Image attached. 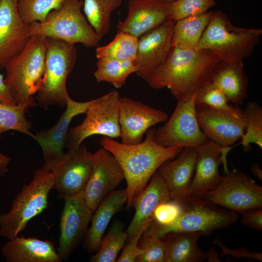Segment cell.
I'll return each mask as SVG.
<instances>
[{"label":"cell","mask_w":262,"mask_h":262,"mask_svg":"<svg viewBox=\"0 0 262 262\" xmlns=\"http://www.w3.org/2000/svg\"><path fill=\"white\" fill-rule=\"evenodd\" d=\"M155 128H150L142 142L127 145L103 136L102 147L111 152L120 165L127 184V208L145 189L153 174L165 161L178 155L184 147L181 145L162 146L154 140Z\"/></svg>","instance_id":"cell-1"},{"label":"cell","mask_w":262,"mask_h":262,"mask_svg":"<svg viewBox=\"0 0 262 262\" xmlns=\"http://www.w3.org/2000/svg\"><path fill=\"white\" fill-rule=\"evenodd\" d=\"M219 61L208 50L172 47L164 63L146 82L152 89L166 87L177 100H185L210 80Z\"/></svg>","instance_id":"cell-2"},{"label":"cell","mask_w":262,"mask_h":262,"mask_svg":"<svg viewBox=\"0 0 262 262\" xmlns=\"http://www.w3.org/2000/svg\"><path fill=\"white\" fill-rule=\"evenodd\" d=\"M47 50V38L31 37L24 49L5 66L4 81L17 104L36 105L33 97L43 82Z\"/></svg>","instance_id":"cell-3"},{"label":"cell","mask_w":262,"mask_h":262,"mask_svg":"<svg viewBox=\"0 0 262 262\" xmlns=\"http://www.w3.org/2000/svg\"><path fill=\"white\" fill-rule=\"evenodd\" d=\"M261 29L233 25L219 10L213 12L198 44V49L209 50L220 61H243L249 57L259 44Z\"/></svg>","instance_id":"cell-4"},{"label":"cell","mask_w":262,"mask_h":262,"mask_svg":"<svg viewBox=\"0 0 262 262\" xmlns=\"http://www.w3.org/2000/svg\"><path fill=\"white\" fill-rule=\"evenodd\" d=\"M54 183L53 172L44 165L35 171L32 181L23 186L10 211L0 214V236L8 239L18 236L28 222L48 206Z\"/></svg>","instance_id":"cell-5"},{"label":"cell","mask_w":262,"mask_h":262,"mask_svg":"<svg viewBox=\"0 0 262 262\" xmlns=\"http://www.w3.org/2000/svg\"><path fill=\"white\" fill-rule=\"evenodd\" d=\"M82 0H66L49 13L45 20L30 24L31 36L40 35L86 47L97 46L100 39L82 12Z\"/></svg>","instance_id":"cell-6"},{"label":"cell","mask_w":262,"mask_h":262,"mask_svg":"<svg viewBox=\"0 0 262 262\" xmlns=\"http://www.w3.org/2000/svg\"><path fill=\"white\" fill-rule=\"evenodd\" d=\"M182 211L178 220L167 227L151 223L147 229L161 238L174 233L196 232L203 235L227 227L238 218L236 213L218 208L205 198L187 196L180 201Z\"/></svg>","instance_id":"cell-7"},{"label":"cell","mask_w":262,"mask_h":262,"mask_svg":"<svg viewBox=\"0 0 262 262\" xmlns=\"http://www.w3.org/2000/svg\"><path fill=\"white\" fill-rule=\"evenodd\" d=\"M76 60L75 44L47 38L45 73L36 97L40 106L47 108L51 105L66 106L69 96L66 81Z\"/></svg>","instance_id":"cell-8"},{"label":"cell","mask_w":262,"mask_h":262,"mask_svg":"<svg viewBox=\"0 0 262 262\" xmlns=\"http://www.w3.org/2000/svg\"><path fill=\"white\" fill-rule=\"evenodd\" d=\"M119 93L112 91L93 99L79 125L69 128L65 146L68 149L78 148L86 138L100 135L112 139L120 136L119 123Z\"/></svg>","instance_id":"cell-9"},{"label":"cell","mask_w":262,"mask_h":262,"mask_svg":"<svg viewBox=\"0 0 262 262\" xmlns=\"http://www.w3.org/2000/svg\"><path fill=\"white\" fill-rule=\"evenodd\" d=\"M225 173L218 185L207 193L204 198L236 213L262 208L261 186L237 169Z\"/></svg>","instance_id":"cell-10"},{"label":"cell","mask_w":262,"mask_h":262,"mask_svg":"<svg viewBox=\"0 0 262 262\" xmlns=\"http://www.w3.org/2000/svg\"><path fill=\"white\" fill-rule=\"evenodd\" d=\"M196 92L187 100H177L171 117L163 126L155 129L157 143L166 147L181 145L196 147L207 141L197 120Z\"/></svg>","instance_id":"cell-11"},{"label":"cell","mask_w":262,"mask_h":262,"mask_svg":"<svg viewBox=\"0 0 262 262\" xmlns=\"http://www.w3.org/2000/svg\"><path fill=\"white\" fill-rule=\"evenodd\" d=\"M64 205L60 218V236L57 251L66 260L85 238L93 212L86 203L84 189L60 197Z\"/></svg>","instance_id":"cell-12"},{"label":"cell","mask_w":262,"mask_h":262,"mask_svg":"<svg viewBox=\"0 0 262 262\" xmlns=\"http://www.w3.org/2000/svg\"><path fill=\"white\" fill-rule=\"evenodd\" d=\"M95 153L83 145L68 149L51 169L54 175L52 189L60 197L77 193L83 189L89 180L93 167Z\"/></svg>","instance_id":"cell-13"},{"label":"cell","mask_w":262,"mask_h":262,"mask_svg":"<svg viewBox=\"0 0 262 262\" xmlns=\"http://www.w3.org/2000/svg\"><path fill=\"white\" fill-rule=\"evenodd\" d=\"M199 127L207 140L223 147L241 139L246 129L244 111L230 113L206 106H196Z\"/></svg>","instance_id":"cell-14"},{"label":"cell","mask_w":262,"mask_h":262,"mask_svg":"<svg viewBox=\"0 0 262 262\" xmlns=\"http://www.w3.org/2000/svg\"><path fill=\"white\" fill-rule=\"evenodd\" d=\"M168 118L164 111L128 97L120 98L119 123L121 143L133 145L142 142L149 129Z\"/></svg>","instance_id":"cell-15"},{"label":"cell","mask_w":262,"mask_h":262,"mask_svg":"<svg viewBox=\"0 0 262 262\" xmlns=\"http://www.w3.org/2000/svg\"><path fill=\"white\" fill-rule=\"evenodd\" d=\"M231 148L222 147L209 140L196 147V160L188 196L204 198L218 185L222 178L219 166L223 164L225 173L229 170L226 157Z\"/></svg>","instance_id":"cell-16"},{"label":"cell","mask_w":262,"mask_h":262,"mask_svg":"<svg viewBox=\"0 0 262 262\" xmlns=\"http://www.w3.org/2000/svg\"><path fill=\"white\" fill-rule=\"evenodd\" d=\"M175 21L165 23L138 38L134 61L136 75L147 81L149 76L166 60L172 48Z\"/></svg>","instance_id":"cell-17"},{"label":"cell","mask_w":262,"mask_h":262,"mask_svg":"<svg viewBox=\"0 0 262 262\" xmlns=\"http://www.w3.org/2000/svg\"><path fill=\"white\" fill-rule=\"evenodd\" d=\"M123 179V171L115 158L108 150L100 148L95 152L92 172L84 188L87 206L94 212Z\"/></svg>","instance_id":"cell-18"},{"label":"cell","mask_w":262,"mask_h":262,"mask_svg":"<svg viewBox=\"0 0 262 262\" xmlns=\"http://www.w3.org/2000/svg\"><path fill=\"white\" fill-rule=\"evenodd\" d=\"M18 0H0V69L18 54L31 38L30 24L20 16Z\"/></svg>","instance_id":"cell-19"},{"label":"cell","mask_w":262,"mask_h":262,"mask_svg":"<svg viewBox=\"0 0 262 262\" xmlns=\"http://www.w3.org/2000/svg\"><path fill=\"white\" fill-rule=\"evenodd\" d=\"M93 101V99L78 102L68 96L66 109L58 122L51 128L33 134L32 138L38 143L43 151L44 165L49 170L64 155L63 149L71 120L75 116L85 114Z\"/></svg>","instance_id":"cell-20"},{"label":"cell","mask_w":262,"mask_h":262,"mask_svg":"<svg viewBox=\"0 0 262 262\" xmlns=\"http://www.w3.org/2000/svg\"><path fill=\"white\" fill-rule=\"evenodd\" d=\"M171 0H129L126 18L119 21L117 32L127 33L139 38L172 18Z\"/></svg>","instance_id":"cell-21"},{"label":"cell","mask_w":262,"mask_h":262,"mask_svg":"<svg viewBox=\"0 0 262 262\" xmlns=\"http://www.w3.org/2000/svg\"><path fill=\"white\" fill-rule=\"evenodd\" d=\"M172 199L164 180L157 170L145 189L133 200L134 216L126 230L131 238L140 231L146 230L153 220L154 211L161 203Z\"/></svg>","instance_id":"cell-22"},{"label":"cell","mask_w":262,"mask_h":262,"mask_svg":"<svg viewBox=\"0 0 262 262\" xmlns=\"http://www.w3.org/2000/svg\"><path fill=\"white\" fill-rule=\"evenodd\" d=\"M196 157V147H185L177 156L165 161L158 168L172 199L180 201L188 196Z\"/></svg>","instance_id":"cell-23"},{"label":"cell","mask_w":262,"mask_h":262,"mask_svg":"<svg viewBox=\"0 0 262 262\" xmlns=\"http://www.w3.org/2000/svg\"><path fill=\"white\" fill-rule=\"evenodd\" d=\"M7 262H61L57 249L50 240L16 236L1 248Z\"/></svg>","instance_id":"cell-24"},{"label":"cell","mask_w":262,"mask_h":262,"mask_svg":"<svg viewBox=\"0 0 262 262\" xmlns=\"http://www.w3.org/2000/svg\"><path fill=\"white\" fill-rule=\"evenodd\" d=\"M127 198L126 188L115 190L98 205L93 213L91 224L84 240V248L88 253L97 251L111 220L126 204Z\"/></svg>","instance_id":"cell-25"},{"label":"cell","mask_w":262,"mask_h":262,"mask_svg":"<svg viewBox=\"0 0 262 262\" xmlns=\"http://www.w3.org/2000/svg\"><path fill=\"white\" fill-rule=\"evenodd\" d=\"M210 81L221 89L231 104L241 105L247 97L248 80L243 61H219Z\"/></svg>","instance_id":"cell-26"},{"label":"cell","mask_w":262,"mask_h":262,"mask_svg":"<svg viewBox=\"0 0 262 262\" xmlns=\"http://www.w3.org/2000/svg\"><path fill=\"white\" fill-rule=\"evenodd\" d=\"M201 236L196 232H180L162 238L164 239L166 262H201L207 259V252L197 245Z\"/></svg>","instance_id":"cell-27"},{"label":"cell","mask_w":262,"mask_h":262,"mask_svg":"<svg viewBox=\"0 0 262 262\" xmlns=\"http://www.w3.org/2000/svg\"><path fill=\"white\" fill-rule=\"evenodd\" d=\"M213 12L187 16L175 22L172 47L186 49H197L198 44Z\"/></svg>","instance_id":"cell-28"},{"label":"cell","mask_w":262,"mask_h":262,"mask_svg":"<svg viewBox=\"0 0 262 262\" xmlns=\"http://www.w3.org/2000/svg\"><path fill=\"white\" fill-rule=\"evenodd\" d=\"M97 67L94 73L96 81L109 82L116 88H121L128 77L136 72L134 61L108 58H98Z\"/></svg>","instance_id":"cell-29"},{"label":"cell","mask_w":262,"mask_h":262,"mask_svg":"<svg viewBox=\"0 0 262 262\" xmlns=\"http://www.w3.org/2000/svg\"><path fill=\"white\" fill-rule=\"evenodd\" d=\"M122 0H84L83 10L88 23L101 39L109 31L113 12Z\"/></svg>","instance_id":"cell-30"},{"label":"cell","mask_w":262,"mask_h":262,"mask_svg":"<svg viewBox=\"0 0 262 262\" xmlns=\"http://www.w3.org/2000/svg\"><path fill=\"white\" fill-rule=\"evenodd\" d=\"M128 238L126 231L120 221H115L107 234L103 236L97 253L92 256V262H116L119 252Z\"/></svg>","instance_id":"cell-31"},{"label":"cell","mask_w":262,"mask_h":262,"mask_svg":"<svg viewBox=\"0 0 262 262\" xmlns=\"http://www.w3.org/2000/svg\"><path fill=\"white\" fill-rule=\"evenodd\" d=\"M138 38L127 33L117 32L113 40L108 44L98 47V59L108 58L134 61L136 58Z\"/></svg>","instance_id":"cell-32"},{"label":"cell","mask_w":262,"mask_h":262,"mask_svg":"<svg viewBox=\"0 0 262 262\" xmlns=\"http://www.w3.org/2000/svg\"><path fill=\"white\" fill-rule=\"evenodd\" d=\"M30 107L26 104L10 105L0 102V138L1 134L15 130L33 137L31 126L27 120L25 112Z\"/></svg>","instance_id":"cell-33"},{"label":"cell","mask_w":262,"mask_h":262,"mask_svg":"<svg viewBox=\"0 0 262 262\" xmlns=\"http://www.w3.org/2000/svg\"><path fill=\"white\" fill-rule=\"evenodd\" d=\"M244 113L246 129L241 138V144L245 150H248L250 144L262 148V108L257 102L250 101Z\"/></svg>","instance_id":"cell-34"},{"label":"cell","mask_w":262,"mask_h":262,"mask_svg":"<svg viewBox=\"0 0 262 262\" xmlns=\"http://www.w3.org/2000/svg\"><path fill=\"white\" fill-rule=\"evenodd\" d=\"M195 104L196 106H206L232 113L242 110L238 105L230 104L221 89L210 80L196 91Z\"/></svg>","instance_id":"cell-35"},{"label":"cell","mask_w":262,"mask_h":262,"mask_svg":"<svg viewBox=\"0 0 262 262\" xmlns=\"http://www.w3.org/2000/svg\"><path fill=\"white\" fill-rule=\"evenodd\" d=\"M66 0H18L17 7L22 19L27 24L45 20L51 11Z\"/></svg>","instance_id":"cell-36"},{"label":"cell","mask_w":262,"mask_h":262,"mask_svg":"<svg viewBox=\"0 0 262 262\" xmlns=\"http://www.w3.org/2000/svg\"><path fill=\"white\" fill-rule=\"evenodd\" d=\"M139 246L144 251L136 262H166L164 241L156 234L147 229L139 239Z\"/></svg>","instance_id":"cell-37"},{"label":"cell","mask_w":262,"mask_h":262,"mask_svg":"<svg viewBox=\"0 0 262 262\" xmlns=\"http://www.w3.org/2000/svg\"><path fill=\"white\" fill-rule=\"evenodd\" d=\"M215 4V0H176L171 5L172 18L176 21L187 16L201 15Z\"/></svg>","instance_id":"cell-38"},{"label":"cell","mask_w":262,"mask_h":262,"mask_svg":"<svg viewBox=\"0 0 262 262\" xmlns=\"http://www.w3.org/2000/svg\"><path fill=\"white\" fill-rule=\"evenodd\" d=\"M182 211L180 201L170 199L159 205L156 208L152 223L160 227H167L174 224Z\"/></svg>","instance_id":"cell-39"},{"label":"cell","mask_w":262,"mask_h":262,"mask_svg":"<svg viewBox=\"0 0 262 262\" xmlns=\"http://www.w3.org/2000/svg\"><path fill=\"white\" fill-rule=\"evenodd\" d=\"M213 243L219 247L221 250L220 256L222 257L225 255H229L237 259L246 258L262 261V252L250 250L245 246L234 249L229 248L221 242L218 237L213 240Z\"/></svg>","instance_id":"cell-40"},{"label":"cell","mask_w":262,"mask_h":262,"mask_svg":"<svg viewBox=\"0 0 262 262\" xmlns=\"http://www.w3.org/2000/svg\"><path fill=\"white\" fill-rule=\"evenodd\" d=\"M143 232V231H140L128 239L127 244L116 262H136L137 257L144 251L139 246V239Z\"/></svg>","instance_id":"cell-41"},{"label":"cell","mask_w":262,"mask_h":262,"mask_svg":"<svg viewBox=\"0 0 262 262\" xmlns=\"http://www.w3.org/2000/svg\"><path fill=\"white\" fill-rule=\"evenodd\" d=\"M240 214L241 224L255 230H262V208L250 209Z\"/></svg>","instance_id":"cell-42"},{"label":"cell","mask_w":262,"mask_h":262,"mask_svg":"<svg viewBox=\"0 0 262 262\" xmlns=\"http://www.w3.org/2000/svg\"><path fill=\"white\" fill-rule=\"evenodd\" d=\"M4 75L0 73V102L10 105L16 103L4 81Z\"/></svg>","instance_id":"cell-43"},{"label":"cell","mask_w":262,"mask_h":262,"mask_svg":"<svg viewBox=\"0 0 262 262\" xmlns=\"http://www.w3.org/2000/svg\"><path fill=\"white\" fill-rule=\"evenodd\" d=\"M11 161L10 157L0 152V176L4 175L8 171Z\"/></svg>","instance_id":"cell-44"},{"label":"cell","mask_w":262,"mask_h":262,"mask_svg":"<svg viewBox=\"0 0 262 262\" xmlns=\"http://www.w3.org/2000/svg\"><path fill=\"white\" fill-rule=\"evenodd\" d=\"M206 252L207 262H221L218 258L217 252L215 250L214 247H211Z\"/></svg>","instance_id":"cell-45"},{"label":"cell","mask_w":262,"mask_h":262,"mask_svg":"<svg viewBox=\"0 0 262 262\" xmlns=\"http://www.w3.org/2000/svg\"><path fill=\"white\" fill-rule=\"evenodd\" d=\"M250 171L255 176L261 181H262V170L257 163H255L252 164Z\"/></svg>","instance_id":"cell-46"},{"label":"cell","mask_w":262,"mask_h":262,"mask_svg":"<svg viewBox=\"0 0 262 262\" xmlns=\"http://www.w3.org/2000/svg\"><path fill=\"white\" fill-rule=\"evenodd\" d=\"M171 0L174 1V0Z\"/></svg>","instance_id":"cell-47"}]
</instances>
